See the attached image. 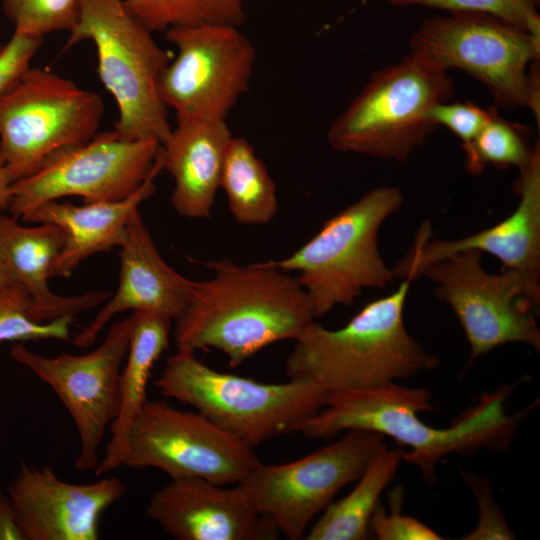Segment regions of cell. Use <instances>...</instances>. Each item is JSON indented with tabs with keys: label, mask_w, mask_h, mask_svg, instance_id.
<instances>
[{
	"label": "cell",
	"mask_w": 540,
	"mask_h": 540,
	"mask_svg": "<svg viewBox=\"0 0 540 540\" xmlns=\"http://www.w3.org/2000/svg\"><path fill=\"white\" fill-rule=\"evenodd\" d=\"M119 256L118 288L89 325L74 337L72 343L76 347L91 345L116 314L148 310L175 320L189 300L194 281L183 277L163 260L139 209L129 220Z\"/></svg>",
	"instance_id": "cell-19"
},
{
	"label": "cell",
	"mask_w": 540,
	"mask_h": 540,
	"mask_svg": "<svg viewBox=\"0 0 540 540\" xmlns=\"http://www.w3.org/2000/svg\"><path fill=\"white\" fill-rule=\"evenodd\" d=\"M3 13L14 31L42 38L71 31L78 22L81 0H1Z\"/></svg>",
	"instance_id": "cell-29"
},
{
	"label": "cell",
	"mask_w": 540,
	"mask_h": 540,
	"mask_svg": "<svg viewBox=\"0 0 540 540\" xmlns=\"http://www.w3.org/2000/svg\"><path fill=\"white\" fill-rule=\"evenodd\" d=\"M3 47H4V44H3V45H0V53L2 52Z\"/></svg>",
	"instance_id": "cell-38"
},
{
	"label": "cell",
	"mask_w": 540,
	"mask_h": 540,
	"mask_svg": "<svg viewBox=\"0 0 540 540\" xmlns=\"http://www.w3.org/2000/svg\"><path fill=\"white\" fill-rule=\"evenodd\" d=\"M130 328V316L114 322L102 343L83 355L62 353L46 357L20 342L11 347V358L49 385L69 411L80 441L74 462L79 471L95 469L100 444L117 415L120 373L128 351Z\"/></svg>",
	"instance_id": "cell-15"
},
{
	"label": "cell",
	"mask_w": 540,
	"mask_h": 540,
	"mask_svg": "<svg viewBox=\"0 0 540 540\" xmlns=\"http://www.w3.org/2000/svg\"><path fill=\"white\" fill-rule=\"evenodd\" d=\"M259 463L253 449L202 414L148 399L130 429L122 466L237 485Z\"/></svg>",
	"instance_id": "cell-13"
},
{
	"label": "cell",
	"mask_w": 540,
	"mask_h": 540,
	"mask_svg": "<svg viewBox=\"0 0 540 540\" xmlns=\"http://www.w3.org/2000/svg\"><path fill=\"white\" fill-rule=\"evenodd\" d=\"M385 436L349 430L339 440L283 464L259 463L239 485L254 508L290 540L304 539L335 495L363 474L387 445Z\"/></svg>",
	"instance_id": "cell-11"
},
{
	"label": "cell",
	"mask_w": 540,
	"mask_h": 540,
	"mask_svg": "<svg viewBox=\"0 0 540 540\" xmlns=\"http://www.w3.org/2000/svg\"><path fill=\"white\" fill-rule=\"evenodd\" d=\"M198 477L173 478L154 492L147 517L176 540L274 539L278 529L252 505L244 489Z\"/></svg>",
	"instance_id": "cell-18"
},
{
	"label": "cell",
	"mask_w": 540,
	"mask_h": 540,
	"mask_svg": "<svg viewBox=\"0 0 540 540\" xmlns=\"http://www.w3.org/2000/svg\"><path fill=\"white\" fill-rule=\"evenodd\" d=\"M220 188L226 194L232 216L240 224H267L277 213L275 183L245 138L231 139L223 163Z\"/></svg>",
	"instance_id": "cell-25"
},
{
	"label": "cell",
	"mask_w": 540,
	"mask_h": 540,
	"mask_svg": "<svg viewBox=\"0 0 540 540\" xmlns=\"http://www.w3.org/2000/svg\"><path fill=\"white\" fill-rule=\"evenodd\" d=\"M533 149L523 126L503 119L496 110L465 155V167L473 175H480L488 165L514 166L521 171L529 163Z\"/></svg>",
	"instance_id": "cell-27"
},
{
	"label": "cell",
	"mask_w": 540,
	"mask_h": 540,
	"mask_svg": "<svg viewBox=\"0 0 540 540\" xmlns=\"http://www.w3.org/2000/svg\"><path fill=\"white\" fill-rule=\"evenodd\" d=\"M12 179L0 158V210L8 209L11 201Z\"/></svg>",
	"instance_id": "cell-36"
},
{
	"label": "cell",
	"mask_w": 540,
	"mask_h": 540,
	"mask_svg": "<svg viewBox=\"0 0 540 540\" xmlns=\"http://www.w3.org/2000/svg\"><path fill=\"white\" fill-rule=\"evenodd\" d=\"M392 5H418L452 12H475L497 17L540 37L538 0H387Z\"/></svg>",
	"instance_id": "cell-30"
},
{
	"label": "cell",
	"mask_w": 540,
	"mask_h": 540,
	"mask_svg": "<svg viewBox=\"0 0 540 540\" xmlns=\"http://www.w3.org/2000/svg\"><path fill=\"white\" fill-rule=\"evenodd\" d=\"M74 317L63 316L37 322L32 316V300L27 290L16 282L0 288V344L29 340L70 339Z\"/></svg>",
	"instance_id": "cell-28"
},
{
	"label": "cell",
	"mask_w": 540,
	"mask_h": 540,
	"mask_svg": "<svg viewBox=\"0 0 540 540\" xmlns=\"http://www.w3.org/2000/svg\"><path fill=\"white\" fill-rule=\"evenodd\" d=\"M0 540H24L16 515L7 494L0 485Z\"/></svg>",
	"instance_id": "cell-35"
},
{
	"label": "cell",
	"mask_w": 540,
	"mask_h": 540,
	"mask_svg": "<svg viewBox=\"0 0 540 540\" xmlns=\"http://www.w3.org/2000/svg\"><path fill=\"white\" fill-rule=\"evenodd\" d=\"M403 203L400 189L383 186L327 219L308 242L288 257L273 261L298 273L315 317L338 305L350 306L365 288L382 289L394 280L379 252L378 233Z\"/></svg>",
	"instance_id": "cell-7"
},
{
	"label": "cell",
	"mask_w": 540,
	"mask_h": 540,
	"mask_svg": "<svg viewBox=\"0 0 540 540\" xmlns=\"http://www.w3.org/2000/svg\"><path fill=\"white\" fill-rule=\"evenodd\" d=\"M246 0H123L127 11L148 30L200 25L238 27L245 20Z\"/></svg>",
	"instance_id": "cell-26"
},
{
	"label": "cell",
	"mask_w": 540,
	"mask_h": 540,
	"mask_svg": "<svg viewBox=\"0 0 540 540\" xmlns=\"http://www.w3.org/2000/svg\"><path fill=\"white\" fill-rule=\"evenodd\" d=\"M64 243L65 234L57 225L26 227L17 218L0 214V265L10 282L22 285L29 293L32 316L37 322L75 317L112 295L98 290L62 296L50 290V269Z\"/></svg>",
	"instance_id": "cell-21"
},
{
	"label": "cell",
	"mask_w": 540,
	"mask_h": 540,
	"mask_svg": "<svg viewBox=\"0 0 540 540\" xmlns=\"http://www.w3.org/2000/svg\"><path fill=\"white\" fill-rule=\"evenodd\" d=\"M42 41L14 31L0 53V94L30 66Z\"/></svg>",
	"instance_id": "cell-34"
},
{
	"label": "cell",
	"mask_w": 540,
	"mask_h": 540,
	"mask_svg": "<svg viewBox=\"0 0 540 540\" xmlns=\"http://www.w3.org/2000/svg\"><path fill=\"white\" fill-rule=\"evenodd\" d=\"M461 474L475 495L479 514L476 527L471 533L463 537V539H515L514 533L508 526L504 515L493 496L489 481L465 471H461Z\"/></svg>",
	"instance_id": "cell-32"
},
{
	"label": "cell",
	"mask_w": 540,
	"mask_h": 540,
	"mask_svg": "<svg viewBox=\"0 0 540 540\" xmlns=\"http://www.w3.org/2000/svg\"><path fill=\"white\" fill-rule=\"evenodd\" d=\"M232 138L226 121L177 119L161 151L164 169L175 181L171 202L179 215L210 216Z\"/></svg>",
	"instance_id": "cell-22"
},
{
	"label": "cell",
	"mask_w": 540,
	"mask_h": 540,
	"mask_svg": "<svg viewBox=\"0 0 540 540\" xmlns=\"http://www.w3.org/2000/svg\"><path fill=\"white\" fill-rule=\"evenodd\" d=\"M155 386L251 449L278 435L300 432L329 395L307 380L263 383L219 372L200 362L195 352L181 350L166 359Z\"/></svg>",
	"instance_id": "cell-4"
},
{
	"label": "cell",
	"mask_w": 540,
	"mask_h": 540,
	"mask_svg": "<svg viewBox=\"0 0 540 540\" xmlns=\"http://www.w3.org/2000/svg\"><path fill=\"white\" fill-rule=\"evenodd\" d=\"M164 169L161 147L144 182L129 197L81 206L57 200L46 202L25 213L27 222L54 224L65 234V243L54 260L49 276L69 277L79 263L99 252L121 246L129 220L140 204L155 192L154 179Z\"/></svg>",
	"instance_id": "cell-20"
},
{
	"label": "cell",
	"mask_w": 540,
	"mask_h": 540,
	"mask_svg": "<svg viewBox=\"0 0 540 540\" xmlns=\"http://www.w3.org/2000/svg\"><path fill=\"white\" fill-rule=\"evenodd\" d=\"M496 110L495 107L483 109L469 101L454 103L444 101L429 110L428 119L435 127L444 126L456 135L467 155L477 135Z\"/></svg>",
	"instance_id": "cell-31"
},
{
	"label": "cell",
	"mask_w": 540,
	"mask_h": 540,
	"mask_svg": "<svg viewBox=\"0 0 540 540\" xmlns=\"http://www.w3.org/2000/svg\"><path fill=\"white\" fill-rule=\"evenodd\" d=\"M161 145L128 140L114 129L49 159L11 186L9 212L15 218L49 201L79 196L84 203L110 202L132 195L147 178Z\"/></svg>",
	"instance_id": "cell-14"
},
{
	"label": "cell",
	"mask_w": 540,
	"mask_h": 540,
	"mask_svg": "<svg viewBox=\"0 0 540 540\" xmlns=\"http://www.w3.org/2000/svg\"><path fill=\"white\" fill-rule=\"evenodd\" d=\"M482 256L476 250L460 251L424 266L417 277L425 275L435 283V295L458 319L470 347L469 365L509 343L539 351L534 313L540 304V283L512 269L488 273Z\"/></svg>",
	"instance_id": "cell-10"
},
{
	"label": "cell",
	"mask_w": 540,
	"mask_h": 540,
	"mask_svg": "<svg viewBox=\"0 0 540 540\" xmlns=\"http://www.w3.org/2000/svg\"><path fill=\"white\" fill-rule=\"evenodd\" d=\"M370 531L379 540H442L432 528L420 520L393 510L386 513L378 504L369 523Z\"/></svg>",
	"instance_id": "cell-33"
},
{
	"label": "cell",
	"mask_w": 540,
	"mask_h": 540,
	"mask_svg": "<svg viewBox=\"0 0 540 540\" xmlns=\"http://www.w3.org/2000/svg\"><path fill=\"white\" fill-rule=\"evenodd\" d=\"M411 280L366 304L341 328L313 322L286 359L289 379L311 381L328 393L367 389L410 378L438 364L407 331L404 306Z\"/></svg>",
	"instance_id": "cell-3"
},
{
	"label": "cell",
	"mask_w": 540,
	"mask_h": 540,
	"mask_svg": "<svg viewBox=\"0 0 540 540\" xmlns=\"http://www.w3.org/2000/svg\"><path fill=\"white\" fill-rule=\"evenodd\" d=\"M409 43L442 69L477 79L497 105L530 108L539 123L540 37L488 14L452 12L426 18Z\"/></svg>",
	"instance_id": "cell-8"
},
{
	"label": "cell",
	"mask_w": 540,
	"mask_h": 540,
	"mask_svg": "<svg viewBox=\"0 0 540 540\" xmlns=\"http://www.w3.org/2000/svg\"><path fill=\"white\" fill-rule=\"evenodd\" d=\"M177 54L161 72L158 93L177 119L225 121L247 92L256 61L252 43L230 25L171 28Z\"/></svg>",
	"instance_id": "cell-12"
},
{
	"label": "cell",
	"mask_w": 540,
	"mask_h": 540,
	"mask_svg": "<svg viewBox=\"0 0 540 540\" xmlns=\"http://www.w3.org/2000/svg\"><path fill=\"white\" fill-rule=\"evenodd\" d=\"M517 181L519 202L497 224L456 240L430 239V223L419 229L408 253L392 268L395 278H418L424 266L460 251L476 250L497 258L504 269L540 280V148L537 141L529 163Z\"/></svg>",
	"instance_id": "cell-17"
},
{
	"label": "cell",
	"mask_w": 540,
	"mask_h": 540,
	"mask_svg": "<svg viewBox=\"0 0 540 540\" xmlns=\"http://www.w3.org/2000/svg\"><path fill=\"white\" fill-rule=\"evenodd\" d=\"M512 387L503 385L481 395L478 403L459 415L449 428H434L419 412L433 411L431 392L390 382L381 386L329 393L326 404L302 427L311 439H327L349 430H369L388 436L402 446L403 460L418 467L426 481L435 480V468L452 453L469 455L482 449L504 450L521 420L533 407L509 415L505 403Z\"/></svg>",
	"instance_id": "cell-1"
},
{
	"label": "cell",
	"mask_w": 540,
	"mask_h": 540,
	"mask_svg": "<svg viewBox=\"0 0 540 540\" xmlns=\"http://www.w3.org/2000/svg\"><path fill=\"white\" fill-rule=\"evenodd\" d=\"M125 492L117 477L74 484L25 463L7 486L24 540H97L102 514Z\"/></svg>",
	"instance_id": "cell-16"
},
{
	"label": "cell",
	"mask_w": 540,
	"mask_h": 540,
	"mask_svg": "<svg viewBox=\"0 0 540 540\" xmlns=\"http://www.w3.org/2000/svg\"><path fill=\"white\" fill-rule=\"evenodd\" d=\"M208 265L214 276L193 282L174 320L177 350L214 348L236 367L268 345L295 340L315 322L297 277L273 261L243 266L223 259Z\"/></svg>",
	"instance_id": "cell-2"
},
{
	"label": "cell",
	"mask_w": 540,
	"mask_h": 540,
	"mask_svg": "<svg viewBox=\"0 0 540 540\" xmlns=\"http://www.w3.org/2000/svg\"><path fill=\"white\" fill-rule=\"evenodd\" d=\"M9 282H10L9 278L7 277L5 271L0 265V288Z\"/></svg>",
	"instance_id": "cell-37"
},
{
	"label": "cell",
	"mask_w": 540,
	"mask_h": 540,
	"mask_svg": "<svg viewBox=\"0 0 540 540\" xmlns=\"http://www.w3.org/2000/svg\"><path fill=\"white\" fill-rule=\"evenodd\" d=\"M400 447L381 450L356 486L342 499L331 502L319 519L308 529L307 540H364L369 535L370 519L379 498L394 478L403 460Z\"/></svg>",
	"instance_id": "cell-24"
},
{
	"label": "cell",
	"mask_w": 540,
	"mask_h": 540,
	"mask_svg": "<svg viewBox=\"0 0 540 540\" xmlns=\"http://www.w3.org/2000/svg\"><path fill=\"white\" fill-rule=\"evenodd\" d=\"M102 98L71 80L29 66L0 94V158L13 182L97 134Z\"/></svg>",
	"instance_id": "cell-9"
},
{
	"label": "cell",
	"mask_w": 540,
	"mask_h": 540,
	"mask_svg": "<svg viewBox=\"0 0 540 540\" xmlns=\"http://www.w3.org/2000/svg\"><path fill=\"white\" fill-rule=\"evenodd\" d=\"M128 351L119 381L118 412L110 425L111 437L94 469L101 476L122 466L130 429L148 401L153 368L168 348L172 319L159 312L139 310L130 315Z\"/></svg>",
	"instance_id": "cell-23"
},
{
	"label": "cell",
	"mask_w": 540,
	"mask_h": 540,
	"mask_svg": "<svg viewBox=\"0 0 540 540\" xmlns=\"http://www.w3.org/2000/svg\"><path fill=\"white\" fill-rule=\"evenodd\" d=\"M448 71L410 51L375 71L328 129L337 151L406 161L435 126L429 110L453 93Z\"/></svg>",
	"instance_id": "cell-5"
},
{
	"label": "cell",
	"mask_w": 540,
	"mask_h": 540,
	"mask_svg": "<svg viewBox=\"0 0 540 540\" xmlns=\"http://www.w3.org/2000/svg\"><path fill=\"white\" fill-rule=\"evenodd\" d=\"M123 0H81L77 24L65 49L91 41L97 54L99 79L118 108L114 130L128 140L162 145L172 127L157 82L170 59Z\"/></svg>",
	"instance_id": "cell-6"
}]
</instances>
